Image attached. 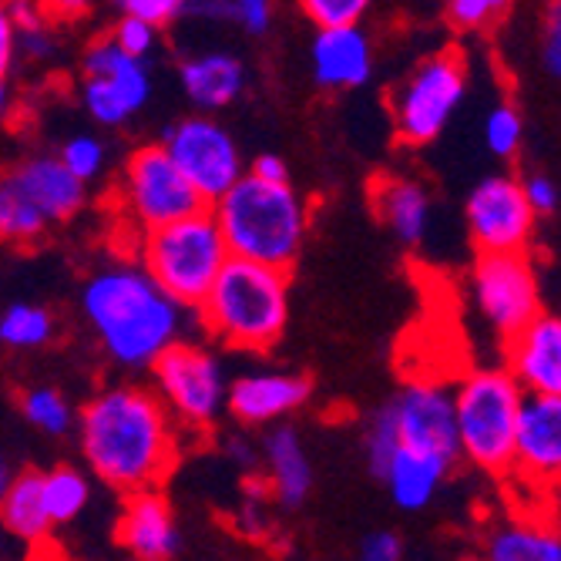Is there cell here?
Returning a JSON list of instances; mask_svg holds the SVG:
<instances>
[{"mask_svg":"<svg viewBox=\"0 0 561 561\" xmlns=\"http://www.w3.org/2000/svg\"><path fill=\"white\" fill-rule=\"evenodd\" d=\"M558 474H561V397L525 393L507 478L531 481L538 491H545V484H558Z\"/></svg>","mask_w":561,"mask_h":561,"instance_id":"cell-15","label":"cell"},{"mask_svg":"<svg viewBox=\"0 0 561 561\" xmlns=\"http://www.w3.org/2000/svg\"><path fill=\"white\" fill-rule=\"evenodd\" d=\"M108 37L115 41V47L122 50V55H128V58H135V61H145V58L151 55V47H156L159 31H151L148 24H141V21L122 14V21L108 31Z\"/></svg>","mask_w":561,"mask_h":561,"instance_id":"cell-36","label":"cell"},{"mask_svg":"<svg viewBox=\"0 0 561 561\" xmlns=\"http://www.w3.org/2000/svg\"><path fill=\"white\" fill-rule=\"evenodd\" d=\"M374 213L407 245H417L431 226V195L411 175H377L370 185Z\"/></svg>","mask_w":561,"mask_h":561,"instance_id":"cell-20","label":"cell"},{"mask_svg":"<svg viewBox=\"0 0 561 561\" xmlns=\"http://www.w3.org/2000/svg\"><path fill=\"white\" fill-rule=\"evenodd\" d=\"M310 400V380L299 374H256L226 387V407L239 424H273Z\"/></svg>","mask_w":561,"mask_h":561,"instance_id":"cell-18","label":"cell"},{"mask_svg":"<svg viewBox=\"0 0 561 561\" xmlns=\"http://www.w3.org/2000/svg\"><path fill=\"white\" fill-rule=\"evenodd\" d=\"M151 94V75L145 61H135L115 47L108 34L88 44L81 58V101L94 122L122 125L145 108Z\"/></svg>","mask_w":561,"mask_h":561,"instance_id":"cell-11","label":"cell"},{"mask_svg":"<svg viewBox=\"0 0 561 561\" xmlns=\"http://www.w3.org/2000/svg\"><path fill=\"white\" fill-rule=\"evenodd\" d=\"M504 11H507L504 0H450L447 24L465 34H481V31L494 27Z\"/></svg>","mask_w":561,"mask_h":561,"instance_id":"cell-34","label":"cell"},{"mask_svg":"<svg viewBox=\"0 0 561 561\" xmlns=\"http://www.w3.org/2000/svg\"><path fill=\"white\" fill-rule=\"evenodd\" d=\"M302 14L317 24V31H346L360 27L367 4L364 0H306Z\"/></svg>","mask_w":561,"mask_h":561,"instance_id":"cell-33","label":"cell"},{"mask_svg":"<svg viewBox=\"0 0 561 561\" xmlns=\"http://www.w3.org/2000/svg\"><path fill=\"white\" fill-rule=\"evenodd\" d=\"M122 209L145 229L156 232L179 219L202 213V198L169 162L162 145H145L131 151L122 172Z\"/></svg>","mask_w":561,"mask_h":561,"instance_id":"cell-10","label":"cell"},{"mask_svg":"<svg viewBox=\"0 0 561 561\" xmlns=\"http://www.w3.org/2000/svg\"><path fill=\"white\" fill-rule=\"evenodd\" d=\"M182 11H185L182 0H125V4H122L125 18H135V21L148 24L151 31H162V27L175 24V18Z\"/></svg>","mask_w":561,"mask_h":561,"instance_id":"cell-37","label":"cell"},{"mask_svg":"<svg viewBox=\"0 0 561 561\" xmlns=\"http://www.w3.org/2000/svg\"><path fill=\"white\" fill-rule=\"evenodd\" d=\"M226 18L236 21L245 34L260 37L273 27V4L270 0H236V4H226Z\"/></svg>","mask_w":561,"mask_h":561,"instance_id":"cell-38","label":"cell"},{"mask_svg":"<svg viewBox=\"0 0 561 561\" xmlns=\"http://www.w3.org/2000/svg\"><path fill=\"white\" fill-rule=\"evenodd\" d=\"M400 447V437H397V421H393V407H380L370 421V431H367V461H370V471L377 478H383L387 465L393 450Z\"/></svg>","mask_w":561,"mask_h":561,"instance_id":"cell-35","label":"cell"},{"mask_svg":"<svg viewBox=\"0 0 561 561\" xmlns=\"http://www.w3.org/2000/svg\"><path fill=\"white\" fill-rule=\"evenodd\" d=\"M266 468H270V494L279 497V504L296 507L306 501L313 488V468L306 447L296 434V427H276L263 440Z\"/></svg>","mask_w":561,"mask_h":561,"instance_id":"cell-24","label":"cell"},{"mask_svg":"<svg viewBox=\"0 0 561 561\" xmlns=\"http://www.w3.org/2000/svg\"><path fill=\"white\" fill-rule=\"evenodd\" d=\"M450 468L454 465L444 461V457L411 450V447H397L380 481L390 488V497L403 507V512H421V507L431 504V497L437 494V488L444 484Z\"/></svg>","mask_w":561,"mask_h":561,"instance_id":"cell-23","label":"cell"},{"mask_svg":"<svg viewBox=\"0 0 561 561\" xmlns=\"http://www.w3.org/2000/svg\"><path fill=\"white\" fill-rule=\"evenodd\" d=\"M249 175H252V179H260V182H273V185L289 182L286 162H283L279 156H273V151H263V156H256V162H252Z\"/></svg>","mask_w":561,"mask_h":561,"instance_id":"cell-43","label":"cell"},{"mask_svg":"<svg viewBox=\"0 0 561 561\" xmlns=\"http://www.w3.org/2000/svg\"><path fill=\"white\" fill-rule=\"evenodd\" d=\"M403 545L393 531H370L360 545V561H400Z\"/></svg>","mask_w":561,"mask_h":561,"instance_id":"cell-40","label":"cell"},{"mask_svg":"<svg viewBox=\"0 0 561 561\" xmlns=\"http://www.w3.org/2000/svg\"><path fill=\"white\" fill-rule=\"evenodd\" d=\"M229 263V249L209 209L145 232L141 273L182 310H195Z\"/></svg>","mask_w":561,"mask_h":561,"instance_id":"cell-6","label":"cell"},{"mask_svg":"<svg viewBox=\"0 0 561 561\" xmlns=\"http://www.w3.org/2000/svg\"><path fill=\"white\" fill-rule=\"evenodd\" d=\"M468 94V58L461 47H444L421 61L390 94V115L403 145H431Z\"/></svg>","mask_w":561,"mask_h":561,"instance_id":"cell-7","label":"cell"},{"mask_svg":"<svg viewBox=\"0 0 561 561\" xmlns=\"http://www.w3.org/2000/svg\"><path fill=\"white\" fill-rule=\"evenodd\" d=\"M55 336V317L44 306L14 302L0 313V343L11 350H37Z\"/></svg>","mask_w":561,"mask_h":561,"instance_id":"cell-29","label":"cell"},{"mask_svg":"<svg viewBox=\"0 0 561 561\" xmlns=\"http://www.w3.org/2000/svg\"><path fill=\"white\" fill-rule=\"evenodd\" d=\"M0 558H4V535H0Z\"/></svg>","mask_w":561,"mask_h":561,"instance_id":"cell-47","label":"cell"},{"mask_svg":"<svg viewBox=\"0 0 561 561\" xmlns=\"http://www.w3.org/2000/svg\"><path fill=\"white\" fill-rule=\"evenodd\" d=\"M14 169L50 226L68 222L71 216H78L84 209L88 185H81L75 175H68V169L58 162V156H34Z\"/></svg>","mask_w":561,"mask_h":561,"instance_id":"cell-21","label":"cell"},{"mask_svg":"<svg viewBox=\"0 0 561 561\" xmlns=\"http://www.w3.org/2000/svg\"><path fill=\"white\" fill-rule=\"evenodd\" d=\"M541 65L551 78H561V8L554 4L548 11V34L541 47Z\"/></svg>","mask_w":561,"mask_h":561,"instance_id":"cell-41","label":"cell"},{"mask_svg":"<svg viewBox=\"0 0 561 561\" xmlns=\"http://www.w3.org/2000/svg\"><path fill=\"white\" fill-rule=\"evenodd\" d=\"M115 538L135 561H169L179 551V525L169 497L162 491L125 494Z\"/></svg>","mask_w":561,"mask_h":561,"instance_id":"cell-17","label":"cell"},{"mask_svg":"<svg viewBox=\"0 0 561 561\" xmlns=\"http://www.w3.org/2000/svg\"><path fill=\"white\" fill-rule=\"evenodd\" d=\"M232 260L289 273L299 260L310 206L289 182H260L249 172L209 209Z\"/></svg>","mask_w":561,"mask_h":561,"instance_id":"cell-3","label":"cell"},{"mask_svg":"<svg viewBox=\"0 0 561 561\" xmlns=\"http://www.w3.org/2000/svg\"><path fill=\"white\" fill-rule=\"evenodd\" d=\"M454 400V431L461 457L494 478H507L515 454V427L522 411V387L507 377L504 367H478L471 370Z\"/></svg>","mask_w":561,"mask_h":561,"instance_id":"cell-5","label":"cell"},{"mask_svg":"<svg viewBox=\"0 0 561 561\" xmlns=\"http://www.w3.org/2000/svg\"><path fill=\"white\" fill-rule=\"evenodd\" d=\"M11 112V88H8V78H0V122L8 118Z\"/></svg>","mask_w":561,"mask_h":561,"instance_id":"cell-45","label":"cell"},{"mask_svg":"<svg viewBox=\"0 0 561 561\" xmlns=\"http://www.w3.org/2000/svg\"><path fill=\"white\" fill-rule=\"evenodd\" d=\"M18 50H24L27 58H47L50 50H55V41H50L47 27L31 31V34H18Z\"/></svg>","mask_w":561,"mask_h":561,"instance_id":"cell-44","label":"cell"},{"mask_svg":"<svg viewBox=\"0 0 561 561\" xmlns=\"http://www.w3.org/2000/svg\"><path fill=\"white\" fill-rule=\"evenodd\" d=\"M522 195H525V202H528V209H531L535 219L538 216H554V209H558V185L548 175H541V172L528 175L522 182Z\"/></svg>","mask_w":561,"mask_h":561,"instance_id":"cell-39","label":"cell"},{"mask_svg":"<svg viewBox=\"0 0 561 561\" xmlns=\"http://www.w3.org/2000/svg\"><path fill=\"white\" fill-rule=\"evenodd\" d=\"M11 471H8V465H4V457H0V497H4V491H8V484H11Z\"/></svg>","mask_w":561,"mask_h":561,"instance_id":"cell-46","label":"cell"},{"mask_svg":"<svg viewBox=\"0 0 561 561\" xmlns=\"http://www.w3.org/2000/svg\"><path fill=\"white\" fill-rule=\"evenodd\" d=\"M21 411L27 417V424H34L37 431L50 434V437H61L71 431L75 414H71V403L65 400L61 390L55 387H27L21 393Z\"/></svg>","mask_w":561,"mask_h":561,"instance_id":"cell-30","label":"cell"},{"mask_svg":"<svg viewBox=\"0 0 561 561\" xmlns=\"http://www.w3.org/2000/svg\"><path fill=\"white\" fill-rule=\"evenodd\" d=\"M88 468L122 494L159 491L179 461V424L145 387H112L78 417Z\"/></svg>","mask_w":561,"mask_h":561,"instance_id":"cell-1","label":"cell"},{"mask_svg":"<svg viewBox=\"0 0 561 561\" xmlns=\"http://www.w3.org/2000/svg\"><path fill=\"white\" fill-rule=\"evenodd\" d=\"M88 497H91V484L78 468H50L41 474V501L50 528L75 522L84 512Z\"/></svg>","mask_w":561,"mask_h":561,"instance_id":"cell-28","label":"cell"},{"mask_svg":"<svg viewBox=\"0 0 561 561\" xmlns=\"http://www.w3.org/2000/svg\"><path fill=\"white\" fill-rule=\"evenodd\" d=\"M47 229H50V222L44 219L37 202L24 188L18 169L0 172V239L31 245L37 239H44Z\"/></svg>","mask_w":561,"mask_h":561,"instance_id":"cell-27","label":"cell"},{"mask_svg":"<svg viewBox=\"0 0 561 561\" xmlns=\"http://www.w3.org/2000/svg\"><path fill=\"white\" fill-rule=\"evenodd\" d=\"M182 78V88L188 94L192 105L209 115V112H219L226 105H232V101L242 94L245 88V68L239 58L232 55H219V50H213V55H198V58H188L179 71Z\"/></svg>","mask_w":561,"mask_h":561,"instance_id":"cell-22","label":"cell"},{"mask_svg":"<svg viewBox=\"0 0 561 561\" xmlns=\"http://www.w3.org/2000/svg\"><path fill=\"white\" fill-rule=\"evenodd\" d=\"M522 138H525V122L515 105L491 108V115L484 118V145L497 159H512L522 148Z\"/></svg>","mask_w":561,"mask_h":561,"instance_id":"cell-31","label":"cell"},{"mask_svg":"<svg viewBox=\"0 0 561 561\" xmlns=\"http://www.w3.org/2000/svg\"><path fill=\"white\" fill-rule=\"evenodd\" d=\"M504 370L528 397H561V320L541 313L507 336Z\"/></svg>","mask_w":561,"mask_h":561,"instance_id":"cell-16","label":"cell"},{"mask_svg":"<svg viewBox=\"0 0 561 561\" xmlns=\"http://www.w3.org/2000/svg\"><path fill=\"white\" fill-rule=\"evenodd\" d=\"M18 58V31L11 24L8 4H0V78H8Z\"/></svg>","mask_w":561,"mask_h":561,"instance_id":"cell-42","label":"cell"},{"mask_svg":"<svg viewBox=\"0 0 561 561\" xmlns=\"http://www.w3.org/2000/svg\"><path fill=\"white\" fill-rule=\"evenodd\" d=\"M471 293L481 317L507 340L541 317V286L528 252H497L478 256L471 273Z\"/></svg>","mask_w":561,"mask_h":561,"instance_id":"cell-12","label":"cell"},{"mask_svg":"<svg viewBox=\"0 0 561 561\" xmlns=\"http://www.w3.org/2000/svg\"><path fill=\"white\" fill-rule=\"evenodd\" d=\"M195 310L209 336L263 353L279 343L289 320V273L229 256Z\"/></svg>","mask_w":561,"mask_h":561,"instance_id":"cell-4","label":"cell"},{"mask_svg":"<svg viewBox=\"0 0 561 561\" xmlns=\"http://www.w3.org/2000/svg\"><path fill=\"white\" fill-rule=\"evenodd\" d=\"M471 561H481V558H471Z\"/></svg>","mask_w":561,"mask_h":561,"instance_id":"cell-48","label":"cell"},{"mask_svg":"<svg viewBox=\"0 0 561 561\" xmlns=\"http://www.w3.org/2000/svg\"><path fill=\"white\" fill-rule=\"evenodd\" d=\"M165 148L169 162L179 169V175L192 185V192L202 198V206L213 209L216 202L245 175L242 151L236 148L232 135L209 115L182 118L165 131L159 141Z\"/></svg>","mask_w":561,"mask_h":561,"instance_id":"cell-9","label":"cell"},{"mask_svg":"<svg viewBox=\"0 0 561 561\" xmlns=\"http://www.w3.org/2000/svg\"><path fill=\"white\" fill-rule=\"evenodd\" d=\"M390 407H393L400 447L444 457L450 465L461 461L457 431H454V400L447 387L434 380H414L400 390V397Z\"/></svg>","mask_w":561,"mask_h":561,"instance_id":"cell-14","label":"cell"},{"mask_svg":"<svg viewBox=\"0 0 561 561\" xmlns=\"http://www.w3.org/2000/svg\"><path fill=\"white\" fill-rule=\"evenodd\" d=\"M81 310L105 353L122 367H151L182 340L185 310L141 266H108L81 289Z\"/></svg>","mask_w":561,"mask_h":561,"instance_id":"cell-2","label":"cell"},{"mask_svg":"<svg viewBox=\"0 0 561 561\" xmlns=\"http://www.w3.org/2000/svg\"><path fill=\"white\" fill-rule=\"evenodd\" d=\"M148 370L151 383H156L151 393L159 397V403L179 427L206 431L216 424L226 403V377L216 353L198 343L179 340Z\"/></svg>","mask_w":561,"mask_h":561,"instance_id":"cell-8","label":"cell"},{"mask_svg":"<svg viewBox=\"0 0 561 561\" xmlns=\"http://www.w3.org/2000/svg\"><path fill=\"white\" fill-rule=\"evenodd\" d=\"M481 561H561V538L545 515H522L488 535Z\"/></svg>","mask_w":561,"mask_h":561,"instance_id":"cell-25","label":"cell"},{"mask_svg":"<svg viewBox=\"0 0 561 561\" xmlns=\"http://www.w3.org/2000/svg\"><path fill=\"white\" fill-rule=\"evenodd\" d=\"M374 47L360 27L346 31H317L313 41V78L320 88L346 91L370 81Z\"/></svg>","mask_w":561,"mask_h":561,"instance_id":"cell-19","label":"cell"},{"mask_svg":"<svg viewBox=\"0 0 561 561\" xmlns=\"http://www.w3.org/2000/svg\"><path fill=\"white\" fill-rule=\"evenodd\" d=\"M58 162L68 169V175H75L81 185H88L101 175V169H105V145H101L94 135H75L65 141Z\"/></svg>","mask_w":561,"mask_h":561,"instance_id":"cell-32","label":"cell"},{"mask_svg":"<svg viewBox=\"0 0 561 561\" xmlns=\"http://www.w3.org/2000/svg\"><path fill=\"white\" fill-rule=\"evenodd\" d=\"M468 232L478 256L497 252H528L535 216L522 195V182L512 175H488L468 195Z\"/></svg>","mask_w":561,"mask_h":561,"instance_id":"cell-13","label":"cell"},{"mask_svg":"<svg viewBox=\"0 0 561 561\" xmlns=\"http://www.w3.org/2000/svg\"><path fill=\"white\" fill-rule=\"evenodd\" d=\"M0 525H4L14 538L41 545L50 531V522L44 515V501H41V474L24 471L11 478L4 497H0Z\"/></svg>","mask_w":561,"mask_h":561,"instance_id":"cell-26","label":"cell"}]
</instances>
